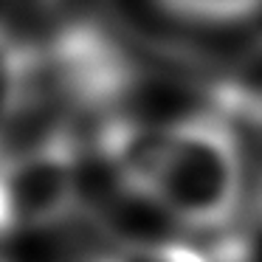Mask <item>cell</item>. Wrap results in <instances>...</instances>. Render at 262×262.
I'll list each match as a JSON object with an SVG mask.
<instances>
[{"instance_id": "1", "label": "cell", "mask_w": 262, "mask_h": 262, "mask_svg": "<svg viewBox=\"0 0 262 262\" xmlns=\"http://www.w3.org/2000/svg\"><path fill=\"white\" fill-rule=\"evenodd\" d=\"M144 200L192 234L234 228L248 200L239 127L214 104L161 124Z\"/></svg>"}, {"instance_id": "2", "label": "cell", "mask_w": 262, "mask_h": 262, "mask_svg": "<svg viewBox=\"0 0 262 262\" xmlns=\"http://www.w3.org/2000/svg\"><path fill=\"white\" fill-rule=\"evenodd\" d=\"M138 79V68L110 29L93 20H68L51 37L31 46V91L65 113L107 116L121 110Z\"/></svg>"}, {"instance_id": "3", "label": "cell", "mask_w": 262, "mask_h": 262, "mask_svg": "<svg viewBox=\"0 0 262 262\" xmlns=\"http://www.w3.org/2000/svg\"><path fill=\"white\" fill-rule=\"evenodd\" d=\"M85 144L68 121H54L12 149H0V183L14 234L71 220L82 203Z\"/></svg>"}, {"instance_id": "4", "label": "cell", "mask_w": 262, "mask_h": 262, "mask_svg": "<svg viewBox=\"0 0 262 262\" xmlns=\"http://www.w3.org/2000/svg\"><path fill=\"white\" fill-rule=\"evenodd\" d=\"M31 46L0 23V149L14 121L29 110Z\"/></svg>"}, {"instance_id": "5", "label": "cell", "mask_w": 262, "mask_h": 262, "mask_svg": "<svg viewBox=\"0 0 262 262\" xmlns=\"http://www.w3.org/2000/svg\"><path fill=\"white\" fill-rule=\"evenodd\" d=\"M85 262H211L209 251L183 239H127L96 251Z\"/></svg>"}, {"instance_id": "6", "label": "cell", "mask_w": 262, "mask_h": 262, "mask_svg": "<svg viewBox=\"0 0 262 262\" xmlns=\"http://www.w3.org/2000/svg\"><path fill=\"white\" fill-rule=\"evenodd\" d=\"M172 17L198 26H234L251 20L262 0H155Z\"/></svg>"}, {"instance_id": "7", "label": "cell", "mask_w": 262, "mask_h": 262, "mask_svg": "<svg viewBox=\"0 0 262 262\" xmlns=\"http://www.w3.org/2000/svg\"><path fill=\"white\" fill-rule=\"evenodd\" d=\"M211 104L223 110L237 127H251V130L262 133V91L223 82L211 93Z\"/></svg>"}, {"instance_id": "8", "label": "cell", "mask_w": 262, "mask_h": 262, "mask_svg": "<svg viewBox=\"0 0 262 262\" xmlns=\"http://www.w3.org/2000/svg\"><path fill=\"white\" fill-rule=\"evenodd\" d=\"M9 234H14V226H12V214H9L6 192H3V183H0V237H9Z\"/></svg>"}, {"instance_id": "9", "label": "cell", "mask_w": 262, "mask_h": 262, "mask_svg": "<svg viewBox=\"0 0 262 262\" xmlns=\"http://www.w3.org/2000/svg\"><path fill=\"white\" fill-rule=\"evenodd\" d=\"M14 6H20V9H34V12H42V9H54V6H59L62 0H12Z\"/></svg>"}]
</instances>
